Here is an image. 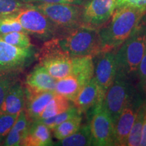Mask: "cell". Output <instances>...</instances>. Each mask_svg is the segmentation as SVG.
Segmentation results:
<instances>
[{
  "label": "cell",
  "mask_w": 146,
  "mask_h": 146,
  "mask_svg": "<svg viewBox=\"0 0 146 146\" xmlns=\"http://www.w3.org/2000/svg\"><path fill=\"white\" fill-rule=\"evenodd\" d=\"M145 12L129 6L118 7L99 29L102 52L116 50L135 31Z\"/></svg>",
  "instance_id": "obj_1"
},
{
  "label": "cell",
  "mask_w": 146,
  "mask_h": 146,
  "mask_svg": "<svg viewBox=\"0 0 146 146\" xmlns=\"http://www.w3.org/2000/svg\"><path fill=\"white\" fill-rule=\"evenodd\" d=\"M146 49L145 28L139 24L133 34L116 51V74L133 81L138 77L140 62Z\"/></svg>",
  "instance_id": "obj_2"
},
{
  "label": "cell",
  "mask_w": 146,
  "mask_h": 146,
  "mask_svg": "<svg viewBox=\"0 0 146 146\" xmlns=\"http://www.w3.org/2000/svg\"><path fill=\"white\" fill-rule=\"evenodd\" d=\"M56 38L62 50L71 57H94L102 52L99 29L81 25Z\"/></svg>",
  "instance_id": "obj_3"
},
{
  "label": "cell",
  "mask_w": 146,
  "mask_h": 146,
  "mask_svg": "<svg viewBox=\"0 0 146 146\" xmlns=\"http://www.w3.org/2000/svg\"><path fill=\"white\" fill-rule=\"evenodd\" d=\"M37 57L39 64L56 80L71 74L72 57L62 50L56 37L45 42Z\"/></svg>",
  "instance_id": "obj_4"
},
{
  "label": "cell",
  "mask_w": 146,
  "mask_h": 146,
  "mask_svg": "<svg viewBox=\"0 0 146 146\" xmlns=\"http://www.w3.org/2000/svg\"><path fill=\"white\" fill-rule=\"evenodd\" d=\"M33 5L56 27L59 32L58 36L82 25L81 5L45 3Z\"/></svg>",
  "instance_id": "obj_5"
},
{
  "label": "cell",
  "mask_w": 146,
  "mask_h": 146,
  "mask_svg": "<svg viewBox=\"0 0 146 146\" xmlns=\"http://www.w3.org/2000/svg\"><path fill=\"white\" fill-rule=\"evenodd\" d=\"M14 15L25 31L37 39L46 41L58 36L56 27L33 3H27Z\"/></svg>",
  "instance_id": "obj_6"
},
{
  "label": "cell",
  "mask_w": 146,
  "mask_h": 146,
  "mask_svg": "<svg viewBox=\"0 0 146 146\" xmlns=\"http://www.w3.org/2000/svg\"><path fill=\"white\" fill-rule=\"evenodd\" d=\"M136 97L133 81L125 76L116 74L102 102V107L112 118L114 125L120 113Z\"/></svg>",
  "instance_id": "obj_7"
},
{
  "label": "cell",
  "mask_w": 146,
  "mask_h": 146,
  "mask_svg": "<svg viewBox=\"0 0 146 146\" xmlns=\"http://www.w3.org/2000/svg\"><path fill=\"white\" fill-rule=\"evenodd\" d=\"M116 51L102 52L94 56V75L99 88V100L96 105L102 104L108 89L111 86L117 73Z\"/></svg>",
  "instance_id": "obj_8"
},
{
  "label": "cell",
  "mask_w": 146,
  "mask_h": 146,
  "mask_svg": "<svg viewBox=\"0 0 146 146\" xmlns=\"http://www.w3.org/2000/svg\"><path fill=\"white\" fill-rule=\"evenodd\" d=\"M117 0H87L82 5V25L100 29L110 19Z\"/></svg>",
  "instance_id": "obj_9"
},
{
  "label": "cell",
  "mask_w": 146,
  "mask_h": 146,
  "mask_svg": "<svg viewBox=\"0 0 146 146\" xmlns=\"http://www.w3.org/2000/svg\"><path fill=\"white\" fill-rule=\"evenodd\" d=\"M89 125L91 145H114V125L112 118L102 107V104L94 108V113Z\"/></svg>",
  "instance_id": "obj_10"
},
{
  "label": "cell",
  "mask_w": 146,
  "mask_h": 146,
  "mask_svg": "<svg viewBox=\"0 0 146 146\" xmlns=\"http://www.w3.org/2000/svg\"><path fill=\"white\" fill-rule=\"evenodd\" d=\"M35 52L33 47L22 48L3 41L0 36V70L22 72L31 63Z\"/></svg>",
  "instance_id": "obj_11"
},
{
  "label": "cell",
  "mask_w": 146,
  "mask_h": 146,
  "mask_svg": "<svg viewBox=\"0 0 146 146\" xmlns=\"http://www.w3.org/2000/svg\"><path fill=\"white\" fill-rule=\"evenodd\" d=\"M141 105L136 97L120 113L114 123V145H127L129 133L135 120L139 108Z\"/></svg>",
  "instance_id": "obj_12"
},
{
  "label": "cell",
  "mask_w": 146,
  "mask_h": 146,
  "mask_svg": "<svg viewBox=\"0 0 146 146\" xmlns=\"http://www.w3.org/2000/svg\"><path fill=\"white\" fill-rule=\"evenodd\" d=\"M25 92L26 103L25 110L31 121L38 119L47 104L56 94L54 91H34L26 88Z\"/></svg>",
  "instance_id": "obj_13"
},
{
  "label": "cell",
  "mask_w": 146,
  "mask_h": 146,
  "mask_svg": "<svg viewBox=\"0 0 146 146\" xmlns=\"http://www.w3.org/2000/svg\"><path fill=\"white\" fill-rule=\"evenodd\" d=\"M57 80L49 74L46 69L38 64L27 75L25 88L34 91H54Z\"/></svg>",
  "instance_id": "obj_14"
},
{
  "label": "cell",
  "mask_w": 146,
  "mask_h": 146,
  "mask_svg": "<svg viewBox=\"0 0 146 146\" xmlns=\"http://www.w3.org/2000/svg\"><path fill=\"white\" fill-rule=\"evenodd\" d=\"M25 88L18 81L9 89L0 107V111L10 114L18 115L21 111L25 110Z\"/></svg>",
  "instance_id": "obj_15"
},
{
  "label": "cell",
  "mask_w": 146,
  "mask_h": 146,
  "mask_svg": "<svg viewBox=\"0 0 146 146\" xmlns=\"http://www.w3.org/2000/svg\"><path fill=\"white\" fill-rule=\"evenodd\" d=\"M53 145L51 130L45 124L36 120L31 124L21 145L48 146Z\"/></svg>",
  "instance_id": "obj_16"
},
{
  "label": "cell",
  "mask_w": 146,
  "mask_h": 146,
  "mask_svg": "<svg viewBox=\"0 0 146 146\" xmlns=\"http://www.w3.org/2000/svg\"><path fill=\"white\" fill-rule=\"evenodd\" d=\"M99 88L93 77L86 85L82 87L73 102L80 114L86 113L96 106L99 100Z\"/></svg>",
  "instance_id": "obj_17"
},
{
  "label": "cell",
  "mask_w": 146,
  "mask_h": 146,
  "mask_svg": "<svg viewBox=\"0 0 146 146\" xmlns=\"http://www.w3.org/2000/svg\"><path fill=\"white\" fill-rule=\"evenodd\" d=\"M32 122L27 116L25 110L21 111V113L18 114L13 127L4 138L2 145H21L22 141L26 136Z\"/></svg>",
  "instance_id": "obj_18"
},
{
  "label": "cell",
  "mask_w": 146,
  "mask_h": 146,
  "mask_svg": "<svg viewBox=\"0 0 146 146\" xmlns=\"http://www.w3.org/2000/svg\"><path fill=\"white\" fill-rule=\"evenodd\" d=\"M71 74L77 78L81 87L86 85L94 75V57L91 56L72 57Z\"/></svg>",
  "instance_id": "obj_19"
},
{
  "label": "cell",
  "mask_w": 146,
  "mask_h": 146,
  "mask_svg": "<svg viewBox=\"0 0 146 146\" xmlns=\"http://www.w3.org/2000/svg\"><path fill=\"white\" fill-rule=\"evenodd\" d=\"M81 88L77 78L70 74L56 81L55 93L73 102Z\"/></svg>",
  "instance_id": "obj_20"
},
{
  "label": "cell",
  "mask_w": 146,
  "mask_h": 146,
  "mask_svg": "<svg viewBox=\"0 0 146 146\" xmlns=\"http://www.w3.org/2000/svg\"><path fill=\"white\" fill-rule=\"evenodd\" d=\"M56 145L62 146L91 145V133L89 123L81 125L76 132L64 139L58 140Z\"/></svg>",
  "instance_id": "obj_21"
},
{
  "label": "cell",
  "mask_w": 146,
  "mask_h": 146,
  "mask_svg": "<svg viewBox=\"0 0 146 146\" xmlns=\"http://www.w3.org/2000/svg\"><path fill=\"white\" fill-rule=\"evenodd\" d=\"M70 102V101H69L64 97L56 94L52 99L47 104L41 114L39 115L37 120L52 117L64 112L72 106Z\"/></svg>",
  "instance_id": "obj_22"
},
{
  "label": "cell",
  "mask_w": 146,
  "mask_h": 146,
  "mask_svg": "<svg viewBox=\"0 0 146 146\" xmlns=\"http://www.w3.org/2000/svg\"><path fill=\"white\" fill-rule=\"evenodd\" d=\"M82 114H78L60 124L52 131L58 140L62 139L76 132L81 125Z\"/></svg>",
  "instance_id": "obj_23"
},
{
  "label": "cell",
  "mask_w": 146,
  "mask_h": 146,
  "mask_svg": "<svg viewBox=\"0 0 146 146\" xmlns=\"http://www.w3.org/2000/svg\"><path fill=\"white\" fill-rule=\"evenodd\" d=\"M146 110V104H143L139 108L137 112L136 118L133 123L132 129L129 133L128 138L127 145L129 146H138L140 145L141 142L142 129L144 123Z\"/></svg>",
  "instance_id": "obj_24"
},
{
  "label": "cell",
  "mask_w": 146,
  "mask_h": 146,
  "mask_svg": "<svg viewBox=\"0 0 146 146\" xmlns=\"http://www.w3.org/2000/svg\"><path fill=\"white\" fill-rule=\"evenodd\" d=\"M15 70H0V107L10 87L18 81V74Z\"/></svg>",
  "instance_id": "obj_25"
},
{
  "label": "cell",
  "mask_w": 146,
  "mask_h": 146,
  "mask_svg": "<svg viewBox=\"0 0 146 146\" xmlns=\"http://www.w3.org/2000/svg\"><path fill=\"white\" fill-rule=\"evenodd\" d=\"M0 36L3 41L14 46L22 47V48H29L33 47L31 42L29 34L26 32L15 31L7 34L0 35Z\"/></svg>",
  "instance_id": "obj_26"
},
{
  "label": "cell",
  "mask_w": 146,
  "mask_h": 146,
  "mask_svg": "<svg viewBox=\"0 0 146 146\" xmlns=\"http://www.w3.org/2000/svg\"><path fill=\"white\" fill-rule=\"evenodd\" d=\"M78 114H80L78 110L76 109V108L74 106H72L67 110L60 113L59 114L56 115V116H52V117L45 118V119L38 120H39L41 123H43L45 125H47L51 131H53L60 124H61L63 122H64L65 120H68L69 118H72L73 116Z\"/></svg>",
  "instance_id": "obj_27"
},
{
  "label": "cell",
  "mask_w": 146,
  "mask_h": 146,
  "mask_svg": "<svg viewBox=\"0 0 146 146\" xmlns=\"http://www.w3.org/2000/svg\"><path fill=\"white\" fill-rule=\"evenodd\" d=\"M15 31L26 32L14 14L0 16V35Z\"/></svg>",
  "instance_id": "obj_28"
},
{
  "label": "cell",
  "mask_w": 146,
  "mask_h": 146,
  "mask_svg": "<svg viewBox=\"0 0 146 146\" xmlns=\"http://www.w3.org/2000/svg\"><path fill=\"white\" fill-rule=\"evenodd\" d=\"M26 4L21 0H0V16L17 13Z\"/></svg>",
  "instance_id": "obj_29"
},
{
  "label": "cell",
  "mask_w": 146,
  "mask_h": 146,
  "mask_svg": "<svg viewBox=\"0 0 146 146\" xmlns=\"http://www.w3.org/2000/svg\"><path fill=\"white\" fill-rule=\"evenodd\" d=\"M18 116L0 111V136L5 137L15 123Z\"/></svg>",
  "instance_id": "obj_30"
},
{
  "label": "cell",
  "mask_w": 146,
  "mask_h": 146,
  "mask_svg": "<svg viewBox=\"0 0 146 146\" xmlns=\"http://www.w3.org/2000/svg\"><path fill=\"white\" fill-rule=\"evenodd\" d=\"M129 6L146 12V0H117V7Z\"/></svg>",
  "instance_id": "obj_31"
},
{
  "label": "cell",
  "mask_w": 146,
  "mask_h": 146,
  "mask_svg": "<svg viewBox=\"0 0 146 146\" xmlns=\"http://www.w3.org/2000/svg\"><path fill=\"white\" fill-rule=\"evenodd\" d=\"M25 3H66V4L81 5L84 0H21Z\"/></svg>",
  "instance_id": "obj_32"
},
{
  "label": "cell",
  "mask_w": 146,
  "mask_h": 146,
  "mask_svg": "<svg viewBox=\"0 0 146 146\" xmlns=\"http://www.w3.org/2000/svg\"><path fill=\"white\" fill-rule=\"evenodd\" d=\"M138 78H139L141 83H143L144 85H146V49L143 57L139 66Z\"/></svg>",
  "instance_id": "obj_33"
},
{
  "label": "cell",
  "mask_w": 146,
  "mask_h": 146,
  "mask_svg": "<svg viewBox=\"0 0 146 146\" xmlns=\"http://www.w3.org/2000/svg\"><path fill=\"white\" fill-rule=\"evenodd\" d=\"M140 145L146 146V110H145V118H144L143 129H142V134H141V142H140Z\"/></svg>",
  "instance_id": "obj_34"
},
{
  "label": "cell",
  "mask_w": 146,
  "mask_h": 146,
  "mask_svg": "<svg viewBox=\"0 0 146 146\" xmlns=\"http://www.w3.org/2000/svg\"><path fill=\"white\" fill-rule=\"evenodd\" d=\"M3 140H4V138L0 136V145H3Z\"/></svg>",
  "instance_id": "obj_35"
},
{
  "label": "cell",
  "mask_w": 146,
  "mask_h": 146,
  "mask_svg": "<svg viewBox=\"0 0 146 146\" xmlns=\"http://www.w3.org/2000/svg\"><path fill=\"white\" fill-rule=\"evenodd\" d=\"M145 31H146V28H145Z\"/></svg>",
  "instance_id": "obj_36"
}]
</instances>
